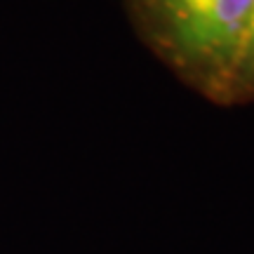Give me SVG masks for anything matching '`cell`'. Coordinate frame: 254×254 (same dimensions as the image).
Here are the masks:
<instances>
[{
    "label": "cell",
    "instance_id": "1",
    "mask_svg": "<svg viewBox=\"0 0 254 254\" xmlns=\"http://www.w3.org/2000/svg\"><path fill=\"white\" fill-rule=\"evenodd\" d=\"M136 36L184 82L226 106L254 0H125Z\"/></svg>",
    "mask_w": 254,
    "mask_h": 254
},
{
    "label": "cell",
    "instance_id": "2",
    "mask_svg": "<svg viewBox=\"0 0 254 254\" xmlns=\"http://www.w3.org/2000/svg\"><path fill=\"white\" fill-rule=\"evenodd\" d=\"M247 101H254V12L250 19V26H247L243 47H240V55H238L236 68H233L226 106L247 104Z\"/></svg>",
    "mask_w": 254,
    "mask_h": 254
}]
</instances>
